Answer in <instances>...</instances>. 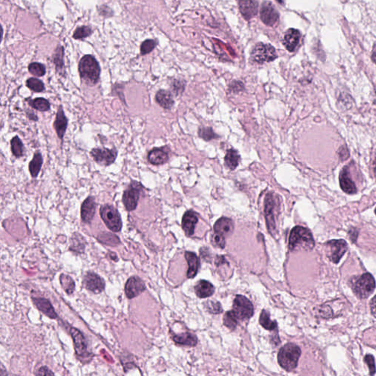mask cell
<instances>
[{
	"instance_id": "cell-1",
	"label": "cell",
	"mask_w": 376,
	"mask_h": 376,
	"mask_svg": "<svg viewBox=\"0 0 376 376\" xmlns=\"http://www.w3.org/2000/svg\"><path fill=\"white\" fill-rule=\"evenodd\" d=\"M314 246V238L309 229L300 226L293 228L289 239V247L291 251L310 252Z\"/></svg>"
},
{
	"instance_id": "cell-2",
	"label": "cell",
	"mask_w": 376,
	"mask_h": 376,
	"mask_svg": "<svg viewBox=\"0 0 376 376\" xmlns=\"http://www.w3.org/2000/svg\"><path fill=\"white\" fill-rule=\"evenodd\" d=\"M99 64L92 55H85L79 62V73L82 80L89 86H94L99 81Z\"/></svg>"
},
{
	"instance_id": "cell-3",
	"label": "cell",
	"mask_w": 376,
	"mask_h": 376,
	"mask_svg": "<svg viewBox=\"0 0 376 376\" xmlns=\"http://www.w3.org/2000/svg\"><path fill=\"white\" fill-rule=\"evenodd\" d=\"M349 283L353 291L360 299L367 298L374 292L376 286L374 278L369 273L354 277Z\"/></svg>"
},
{
	"instance_id": "cell-4",
	"label": "cell",
	"mask_w": 376,
	"mask_h": 376,
	"mask_svg": "<svg viewBox=\"0 0 376 376\" xmlns=\"http://www.w3.org/2000/svg\"><path fill=\"white\" fill-rule=\"evenodd\" d=\"M301 351L297 345L288 343L280 349L278 361L280 366L287 371H292L297 365Z\"/></svg>"
},
{
	"instance_id": "cell-5",
	"label": "cell",
	"mask_w": 376,
	"mask_h": 376,
	"mask_svg": "<svg viewBox=\"0 0 376 376\" xmlns=\"http://www.w3.org/2000/svg\"><path fill=\"white\" fill-rule=\"evenodd\" d=\"M144 187L138 181H132L128 187L123 191L122 201L127 211L131 212L137 208L140 194Z\"/></svg>"
},
{
	"instance_id": "cell-6",
	"label": "cell",
	"mask_w": 376,
	"mask_h": 376,
	"mask_svg": "<svg viewBox=\"0 0 376 376\" xmlns=\"http://www.w3.org/2000/svg\"><path fill=\"white\" fill-rule=\"evenodd\" d=\"M100 216L107 227L114 232H120L122 220L119 211L110 204H104L100 208Z\"/></svg>"
},
{
	"instance_id": "cell-7",
	"label": "cell",
	"mask_w": 376,
	"mask_h": 376,
	"mask_svg": "<svg viewBox=\"0 0 376 376\" xmlns=\"http://www.w3.org/2000/svg\"><path fill=\"white\" fill-rule=\"evenodd\" d=\"M277 52L271 45L258 43L251 53V59L258 63L271 62L277 58Z\"/></svg>"
},
{
	"instance_id": "cell-8",
	"label": "cell",
	"mask_w": 376,
	"mask_h": 376,
	"mask_svg": "<svg viewBox=\"0 0 376 376\" xmlns=\"http://www.w3.org/2000/svg\"><path fill=\"white\" fill-rule=\"evenodd\" d=\"M233 312L238 320H246L254 315V306L245 296H237L233 303Z\"/></svg>"
},
{
	"instance_id": "cell-9",
	"label": "cell",
	"mask_w": 376,
	"mask_h": 376,
	"mask_svg": "<svg viewBox=\"0 0 376 376\" xmlns=\"http://www.w3.org/2000/svg\"><path fill=\"white\" fill-rule=\"evenodd\" d=\"M91 158L99 165L101 166H110L114 163L118 156L116 149H110L107 148H95L90 152Z\"/></svg>"
},
{
	"instance_id": "cell-10",
	"label": "cell",
	"mask_w": 376,
	"mask_h": 376,
	"mask_svg": "<svg viewBox=\"0 0 376 376\" xmlns=\"http://www.w3.org/2000/svg\"><path fill=\"white\" fill-rule=\"evenodd\" d=\"M348 250L344 239H333L326 242V255L333 263L337 264Z\"/></svg>"
},
{
	"instance_id": "cell-11",
	"label": "cell",
	"mask_w": 376,
	"mask_h": 376,
	"mask_svg": "<svg viewBox=\"0 0 376 376\" xmlns=\"http://www.w3.org/2000/svg\"><path fill=\"white\" fill-rule=\"evenodd\" d=\"M260 17L262 22L270 27L275 25L279 18L278 11L270 2H265L262 4Z\"/></svg>"
},
{
	"instance_id": "cell-12",
	"label": "cell",
	"mask_w": 376,
	"mask_h": 376,
	"mask_svg": "<svg viewBox=\"0 0 376 376\" xmlns=\"http://www.w3.org/2000/svg\"><path fill=\"white\" fill-rule=\"evenodd\" d=\"M146 290V285L140 278L133 277L125 284V293L128 298L132 299L141 294Z\"/></svg>"
},
{
	"instance_id": "cell-13",
	"label": "cell",
	"mask_w": 376,
	"mask_h": 376,
	"mask_svg": "<svg viewBox=\"0 0 376 376\" xmlns=\"http://www.w3.org/2000/svg\"><path fill=\"white\" fill-rule=\"evenodd\" d=\"M83 284L85 288L95 294H99L104 290L105 283L104 280L94 273L89 272L85 276Z\"/></svg>"
},
{
	"instance_id": "cell-14",
	"label": "cell",
	"mask_w": 376,
	"mask_h": 376,
	"mask_svg": "<svg viewBox=\"0 0 376 376\" xmlns=\"http://www.w3.org/2000/svg\"><path fill=\"white\" fill-rule=\"evenodd\" d=\"M54 129L56 132L57 136L59 138V140L62 142L64 139L65 133L68 127V119L65 114L62 106L58 107V112H57L56 118H55V122L53 123Z\"/></svg>"
},
{
	"instance_id": "cell-15",
	"label": "cell",
	"mask_w": 376,
	"mask_h": 376,
	"mask_svg": "<svg viewBox=\"0 0 376 376\" xmlns=\"http://www.w3.org/2000/svg\"><path fill=\"white\" fill-rule=\"evenodd\" d=\"M75 344V351L78 356L85 358L88 356V345L82 334L78 329L72 328L70 330Z\"/></svg>"
},
{
	"instance_id": "cell-16",
	"label": "cell",
	"mask_w": 376,
	"mask_h": 376,
	"mask_svg": "<svg viewBox=\"0 0 376 376\" xmlns=\"http://www.w3.org/2000/svg\"><path fill=\"white\" fill-rule=\"evenodd\" d=\"M97 204L94 197H88L81 206V218L84 223H89L95 216Z\"/></svg>"
},
{
	"instance_id": "cell-17",
	"label": "cell",
	"mask_w": 376,
	"mask_h": 376,
	"mask_svg": "<svg viewBox=\"0 0 376 376\" xmlns=\"http://www.w3.org/2000/svg\"><path fill=\"white\" fill-rule=\"evenodd\" d=\"M198 216L195 212L190 210V211L186 212L184 213L182 218L181 226H182L183 230L187 236H191V235H194L196 225L198 223Z\"/></svg>"
},
{
	"instance_id": "cell-18",
	"label": "cell",
	"mask_w": 376,
	"mask_h": 376,
	"mask_svg": "<svg viewBox=\"0 0 376 376\" xmlns=\"http://www.w3.org/2000/svg\"><path fill=\"white\" fill-rule=\"evenodd\" d=\"M274 201L272 194H268L266 196L265 201V213L266 218L267 226L269 232L274 233L276 229L275 220H274Z\"/></svg>"
},
{
	"instance_id": "cell-19",
	"label": "cell",
	"mask_w": 376,
	"mask_h": 376,
	"mask_svg": "<svg viewBox=\"0 0 376 376\" xmlns=\"http://www.w3.org/2000/svg\"><path fill=\"white\" fill-rule=\"evenodd\" d=\"M339 184L342 191L346 194H354L356 193V187L352 181V178L350 176L349 170L347 166L345 167L340 172Z\"/></svg>"
},
{
	"instance_id": "cell-20",
	"label": "cell",
	"mask_w": 376,
	"mask_h": 376,
	"mask_svg": "<svg viewBox=\"0 0 376 376\" xmlns=\"http://www.w3.org/2000/svg\"><path fill=\"white\" fill-rule=\"evenodd\" d=\"M258 4L255 0H241L239 1V10L244 18L251 20L257 14Z\"/></svg>"
},
{
	"instance_id": "cell-21",
	"label": "cell",
	"mask_w": 376,
	"mask_h": 376,
	"mask_svg": "<svg viewBox=\"0 0 376 376\" xmlns=\"http://www.w3.org/2000/svg\"><path fill=\"white\" fill-rule=\"evenodd\" d=\"M168 154L164 148H155L148 154V161L154 165H162L168 160Z\"/></svg>"
},
{
	"instance_id": "cell-22",
	"label": "cell",
	"mask_w": 376,
	"mask_h": 376,
	"mask_svg": "<svg viewBox=\"0 0 376 376\" xmlns=\"http://www.w3.org/2000/svg\"><path fill=\"white\" fill-rule=\"evenodd\" d=\"M300 32L296 29H289L284 35V45L289 52H293L300 41Z\"/></svg>"
},
{
	"instance_id": "cell-23",
	"label": "cell",
	"mask_w": 376,
	"mask_h": 376,
	"mask_svg": "<svg viewBox=\"0 0 376 376\" xmlns=\"http://www.w3.org/2000/svg\"><path fill=\"white\" fill-rule=\"evenodd\" d=\"M214 230L216 234L223 237L229 235L234 230L233 222L228 218H221L215 223Z\"/></svg>"
},
{
	"instance_id": "cell-24",
	"label": "cell",
	"mask_w": 376,
	"mask_h": 376,
	"mask_svg": "<svg viewBox=\"0 0 376 376\" xmlns=\"http://www.w3.org/2000/svg\"><path fill=\"white\" fill-rule=\"evenodd\" d=\"M33 301L38 309L43 312V314L48 316L49 318L56 319L58 317V315L56 314L53 306H52L49 300H46L45 298H37V297L35 298L33 297Z\"/></svg>"
},
{
	"instance_id": "cell-25",
	"label": "cell",
	"mask_w": 376,
	"mask_h": 376,
	"mask_svg": "<svg viewBox=\"0 0 376 376\" xmlns=\"http://www.w3.org/2000/svg\"><path fill=\"white\" fill-rule=\"evenodd\" d=\"M155 100L159 106L166 110L171 109L174 104L171 93L165 90H159L155 96Z\"/></svg>"
},
{
	"instance_id": "cell-26",
	"label": "cell",
	"mask_w": 376,
	"mask_h": 376,
	"mask_svg": "<svg viewBox=\"0 0 376 376\" xmlns=\"http://www.w3.org/2000/svg\"><path fill=\"white\" fill-rule=\"evenodd\" d=\"M186 259L188 263V271H187V276L189 278H193L196 277L198 273V267H199V259L197 257L196 254L193 252H186Z\"/></svg>"
},
{
	"instance_id": "cell-27",
	"label": "cell",
	"mask_w": 376,
	"mask_h": 376,
	"mask_svg": "<svg viewBox=\"0 0 376 376\" xmlns=\"http://www.w3.org/2000/svg\"><path fill=\"white\" fill-rule=\"evenodd\" d=\"M196 294L201 298L210 297L213 296L215 292V287L211 283L205 280L200 281L195 287Z\"/></svg>"
},
{
	"instance_id": "cell-28",
	"label": "cell",
	"mask_w": 376,
	"mask_h": 376,
	"mask_svg": "<svg viewBox=\"0 0 376 376\" xmlns=\"http://www.w3.org/2000/svg\"><path fill=\"white\" fill-rule=\"evenodd\" d=\"M43 162V158L41 153L36 152L34 154L33 159L30 161V164H29V171H30V175L33 178H36L39 176V173L41 170Z\"/></svg>"
},
{
	"instance_id": "cell-29",
	"label": "cell",
	"mask_w": 376,
	"mask_h": 376,
	"mask_svg": "<svg viewBox=\"0 0 376 376\" xmlns=\"http://www.w3.org/2000/svg\"><path fill=\"white\" fill-rule=\"evenodd\" d=\"M173 339L176 343L187 346H195L197 344V338L195 335L191 333H182L174 335Z\"/></svg>"
},
{
	"instance_id": "cell-30",
	"label": "cell",
	"mask_w": 376,
	"mask_h": 376,
	"mask_svg": "<svg viewBox=\"0 0 376 376\" xmlns=\"http://www.w3.org/2000/svg\"><path fill=\"white\" fill-rule=\"evenodd\" d=\"M26 101H28L29 105L35 110L40 112H46L50 110V103H49V100L46 99L41 98V97L34 99H27Z\"/></svg>"
},
{
	"instance_id": "cell-31",
	"label": "cell",
	"mask_w": 376,
	"mask_h": 376,
	"mask_svg": "<svg viewBox=\"0 0 376 376\" xmlns=\"http://www.w3.org/2000/svg\"><path fill=\"white\" fill-rule=\"evenodd\" d=\"M11 152L16 158H21L24 155V146L18 136H14L11 140Z\"/></svg>"
},
{
	"instance_id": "cell-32",
	"label": "cell",
	"mask_w": 376,
	"mask_h": 376,
	"mask_svg": "<svg viewBox=\"0 0 376 376\" xmlns=\"http://www.w3.org/2000/svg\"><path fill=\"white\" fill-rule=\"evenodd\" d=\"M239 155L235 149L228 150L225 157V164L231 170H235L239 165Z\"/></svg>"
},
{
	"instance_id": "cell-33",
	"label": "cell",
	"mask_w": 376,
	"mask_h": 376,
	"mask_svg": "<svg viewBox=\"0 0 376 376\" xmlns=\"http://www.w3.org/2000/svg\"><path fill=\"white\" fill-rule=\"evenodd\" d=\"M259 323L262 327L265 328L267 330H274L277 329V322L273 321L270 317L269 312L263 310L261 313L260 317H259Z\"/></svg>"
},
{
	"instance_id": "cell-34",
	"label": "cell",
	"mask_w": 376,
	"mask_h": 376,
	"mask_svg": "<svg viewBox=\"0 0 376 376\" xmlns=\"http://www.w3.org/2000/svg\"><path fill=\"white\" fill-rule=\"evenodd\" d=\"M61 286L68 294H72L75 290V283L72 277L62 274L59 277Z\"/></svg>"
},
{
	"instance_id": "cell-35",
	"label": "cell",
	"mask_w": 376,
	"mask_h": 376,
	"mask_svg": "<svg viewBox=\"0 0 376 376\" xmlns=\"http://www.w3.org/2000/svg\"><path fill=\"white\" fill-rule=\"evenodd\" d=\"M54 62L56 66V69L60 75L64 73V62H63V49L62 47H58L55 52V58H54Z\"/></svg>"
},
{
	"instance_id": "cell-36",
	"label": "cell",
	"mask_w": 376,
	"mask_h": 376,
	"mask_svg": "<svg viewBox=\"0 0 376 376\" xmlns=\"http://www.w3.org/2000/svg\"><path fill=\"white\" fill-rule=\"evenodd\" d=\"M26 85L29 89L31 90L33 92H43L45 90L44 84L41 80L37 79V78H31L27 79V82H26Z\"/></svg>"
},
{
	"instance_id": "cell-37",
	"label": "cell",
	"mask_w": 376,
	"mask_h": 376,
	"mask_svg": "<svg viewBox=\"0 0 376 376\" xmlns=\"http://www.w3.org/2000/svg\"><path fill=\"white\" fill-rule=\"evenodd\" d=\"M28 70L30 74L36 77H43L46 74V68L39 62H32L29 65Z\"/></svg>"
},
{
	"instance_id": "cell-38",
	"label": "cell",
	"mask_w": 376,
	"mask_h": 376,
	"mask_svg": "<svg viewBox=\"0 0 376 376\" xmlns=\"http://www.w3.org/2000/svg\"><path fill=\"white\" fill-rule=\"evenodd\" d=\"M237 320L233 311H229L226 312L223 317V323L229 329H235L237 325Z\"/></svg>"
},
{
	"instance_id": "cell-39",
	"label": "cell",
	"mask_w": 376,
	"mask_h": 376,
	"mask_svg": "<svg viewBox=\"0 0 376 376\" xmlns=\"http://www.w3.org/2000/svg\"><path fill=\"white\" fill-rule=\"evenodd\" d=\"M99 242L109 245H116L119 243V239L117 236L111 233H104L99 236Z\"/></svg>"
},
{
	"instance_id": "cell-40",
	"label": "cell",
	"mask_w": 376,
	"mask_h": 376,
	"mask_svg": "<svg viewBox=\"0 0 376 376\" xmlns=\"http://www.w3.org/2000/svg\"><path fill=\"white\" fill-rule=\"evenodd\" d=\"M92 33V30L89 27L87 26H82V27H78L75 33H74L73 37L75 39H82L88 37Z\"/></svg>"
},
{
	"instance_id": "cell-41",
	"label": "cell",
	"mask_w": 376,
	"mask_h": 376,
	"mask_svg": "<svg viewBox=\"0 0 376 376\" xmlns=\"http://www.w3.org/2000/svg\"><path fill=\"white\" fill-rule=\"evenodd\" d=\"M198 135L201 139H204V140H211L213 139L218 138V136L213 133V130L210 127H202L198 131Z\"/></svg>"
},
{
	"instance_id": "cell-42",
	"label": "cell",
	"mask_w": 376,
	"mask_h": 376,
	"mask_svg": "<svg viewBox=\"0 0 376 376\" xmlns=\"http://www.w3.org/2000/svg\"><path fill=\"white\" fill-rule=\"evenodd\" d=\"M155 46H156V43H155V40H145L141 44V47H140V54H141L142 55L149 54V52H152V51L155 49Z\"/></svg>"
},
{
	"instance_id": "cell-43",
	"label": "cell",
	"mask_w": 376,
	"mask_h": 376,
	"mask_svg": "<svg viewBox=\"0 0 376 376\" xmlns=\"http://www.w3.org/2000/svg\"><path fill=\"white\" fill-rule=\"evenodd\" d=\"M211 242L214 246L220 248H224L225 245H226L224 237L216 233V235H213L211 237Z\"/></svg>"
},
{
	"instance_id": "cell-44",
	"label": "cell",
	"mask_w": 376,
	"mask_h": 376,
	"mask_svg": "<svg viewBox=\"0 0 376 376\" xmlns=\"http://www.w3.org/2000/svg\"><path fill=\"white\" fill-rule=\"evenodd\" d=\"M364 361L366 364L368 366L369 370H370V375L373 376L376 373V364H375V358L373 355H366L364 357Z\"/></svg>"
},
{
	"instance_id": "cell-45",
	"label": "cell",
	"mask_w": 376,
	"mask_h": 376,
	"mask_svg": "<svg viewBox=\"0 0 376 376\" xmlns=\"http://www.w3.org/2000/svg\"><path fill=\"white\" fill-rule=\"evenodd\" d=\"M208 303V310L212 313H215V314H218L220 312H222L221 305L217 302L209 301Z\"/></svg>"
},
{
	"instance_id": "cell-46",
	"label": "cell",
	"mask_w": 376,
	"mask_h": 376,
	"mask_svg": "<svg viewBox=\"0 0 376 376\" xmlns=\"http://www.w3.org/2000/svg\"><path fill=\"white\" fill-rule=\"evenodd\" d=\"M36 375H39V376H49V375H50V376H52V375H54V373L50 370H49L47 367H42L38 370Z\"/></svg>"
},
{
	"instance_id": "cell-47",
	"label": "cell",
	"mask_w": 376,
	"mask_h": 376,
	"mask_svg": "<svg viewBox=\"0 0 376 376\" xmlns=\"http://www.w3.org/2000/svg\"><path fill=\"white\" fill-rule=\"evenodd\" d=\"M370 306L372 315L376 318V296L372 298Z\"/></svg>"
},
{
	"instance_id": "cell-48",
	"label": "cell",
	"mask_w": 376,
	"mask_h": 376,
	"mask_svg": "<svg viewBox=\"0 0 376 376\" xmlns=\"http://www.w3.org/2000/svg\"><path fill=\"white\" fill-rule=\"evenodd\" d=\"M26 113H27V117H28V119H30V120H34V121H37V120H39V118H38L36 114H35L33 111H30H30H26Z\"/></svg>"
},
{
	"instance_id": "cell-49",
	"label": "cell",
	"mask_w": 376,
	"mask_h": 376,
	"mask_svg": "<svg viewBox=\"0 0 376 376\" xmlns=\"http://www.w3.org/2000/svg\"><path fill=\"white\" fill-rule=\"evenodd\" d=\"M374 171H375V174H376V160H375Z\"/></svg>"
},
{
	"instance_id": "cell-50",
	"label": "cell",
	"mask_w": 376,
	"mask_h": 376,
	"mask_svg": "<svg viewBox=\"0 0 376 376\" xmlns=\"http://www.w3.org/2000/svg\"><path fill=\"white\" fill-rule=\"evenodd\" d=\"M277 2H279L281 4H284V0H277Z\"/></svg>"
},
{
	"instance_id": "cell-51",
	"label": "cell",
	"mask_w": 376,
	"mask_h": 376,
	"mask_svg": "<svg viewBox=\"0 0 376 376\" xmlns=\"http://www.w3.org/2000/svg\"><path fill=\"white\" fill-rule=\"evenodd\" d=\"M375 213H376V208L375 209Z\"/></svg>"
}]
</instances>
